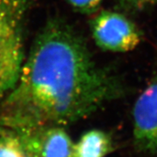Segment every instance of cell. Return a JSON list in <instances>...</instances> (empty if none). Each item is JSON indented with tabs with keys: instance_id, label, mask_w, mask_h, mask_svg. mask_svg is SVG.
I'll return each mask as SVG.
<instances>
[{
	"instance_id": "obj_1",
	"label": "cell",
	"mask_w": 157,
	"mask_h": 157,
	"mask_svg": "<svg viewBox=\"0 0 157 157\" xmlns=\"http://www.w3.org/2000/svg\"><path fill=\"white\" fill-rule=\"evenodd\" d=\"M122 92L121 79L96 63L80 35L66 21L52 18L25 57L0 122L17 131L59 126L89 115Z\"/></svg>"
},
{
	"instance_id": "obj_2",
	"label": "cell",
	"mask_w": 157,
	"mask_h": 157,
	"mask_svg": "<svg viewBox=\"0 0 157 157\" xmlns=\"http://www.w3.org/2000/svg\"><path fill=\"white\" fill-rule=\"evenodd\" d=\"M30 0H0V101L13 89L25 60L24 34Z\"/></svg>"
},
{
	"instance_id": "obj_3",
	"label": "cell",
	"mask_w": 157,
	"mask_h": 157,
	"mask_svg": "<svg viewBox=\"0 0 157 157\" xmlns=\"http://www.w3.org/2000/svg\"><path fill=\"white\" fill-rule=\"evenodd\" d=\"M90 29L95 44L104 51L129 52L141 40L140 31L135 24L117 11H100L90 20Z\"/></svg>"
},
{
	"instance_id": "obj_4",
	"label": "cell",
	"mask_w": 157,
	"mask_h": 157,
	"mask_svg": "<svg viewBox=\"0 0 157 157\" xmlns=\"http://www.w3.org/2000/svg\"><path fill=\"white\" fill-rule=\"evenodd\" d=\"M133 119L134 139L138 149L157 155V76L135 101Z\"/></svg>"
},
{
	"instance_id": "obj_5",
	"label": "cell",
	"mask_w": 157,
	"mask_h": 157,
	"mask_svg": "<svg viewBox=\"0 0 157 157\" xmlns=\"http://www.w3.org/2000/svg\"><path fill=\"white\" fill-rule=\"evenodd\" d=\"M18 132L24 136L34 157H73L74 144L59 126Z\"/></svg>"
},
{
	"instance_id": "obj_6",
	"label": "cell",
	"mask_w": 157,
	"mask_h": 157,
	"mask_svg": "<svg viewBox=\"0 0 157 157\" xmlns=\"http://www.w3.org/2000/svg\"><path fill=\"white\" fill-rule=\"evenodd\" d=\"M112 150L110 136L104 131L93 129L80 137L73 148V157H105Z\"/></svg>"
},
{
	"instance_id": "obj_7",
	"label": "cell",
	"mask_w": 157,
	"mask_h": 157,
	"mask_svg": "<svg viewBox=\"0 0 157 157\" xmlns=\"http://www.w3.org/2000/svg\"><path fill=\"white\" fill-rule=\"evenodd\" d=\"M0 157H34L21 133L0 128Z\"/></svg>"
},
{
	"instance_id": "obj_8",
	"label": "cell",
	"mask_w": 157,
	"mask_h": 157,
	"mask_svg": "<svg viewBox=\"0 0 157 157\" xmlns=\"http://www.w3.org/2000/svg\"><path fill=\"white\" fill-rule=\"evenodd\" d=\"M103 0H67L68 5L80 14L91 15L100 8Z\"/></svg>"
},
{
	"instance_id": "obj_9",
	"label": "cell",
	"mask_w": 157,
	"mask_h": 157,
	"mask_svg": "<svg viewBox=\"0 0 157 157\" xmlns=\"http://www.w3.org/2000/svg\"><path fill=\"white\" fill-rule=\"evenodd\" d=\"M120 5L126 10L137 11L157 2V0H119Z\"/></svg>"
}]
</instances>
